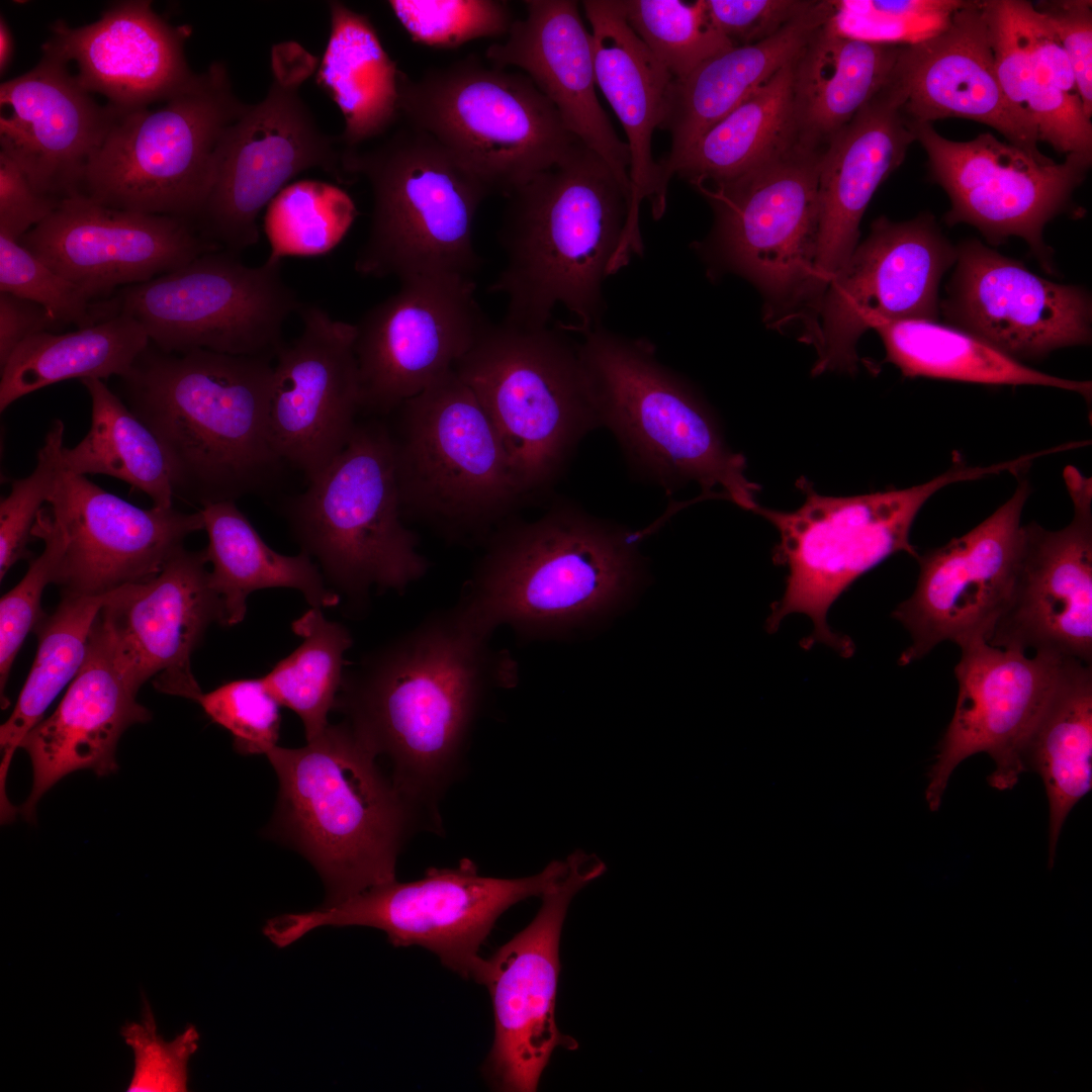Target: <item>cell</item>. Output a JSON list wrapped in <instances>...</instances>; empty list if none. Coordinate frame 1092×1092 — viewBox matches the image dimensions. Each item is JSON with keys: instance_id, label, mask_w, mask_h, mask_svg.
I'll list each match as a JSON object with an SVG mask.
<instances>
[{"instance_id": "816d5d0a", "label": "cell", "mask_w": 1092, "mask_h": 1092, "mask_svg": "<svg viewBox=\"0 0 1092 1092\" xmlns=\"http://www.w3.org/2000/svg\"><path fill=\"white\" fill-rule=\"evenodd\" d=\"M31 535L44 543L41 554L30 561L23 578L0 601V690L2 707L8 706L4 694L10 669L27 634L46 617L40 608L42 593L55 583L66 550V536L61 526L42 508Z\"/></svg>"}, {"instance_id": "1f68e13d", "label": "cell", "mask_w": 1092, "mask_h": 1092, "mask_svg": "<svg viewBox=\"0 0 1092 1092\" xmlns=\"http://www.w3.org/2000/svg\"><path fill=\"white\" fill-rule=\"evenodd\" d=\"M893 75L820 152L818 228L812 277L804 308L817 306L827 285L857 246L859 224L878 187L904 161L915 141Z\"/></svg>"}, {"instance_id": "4dcf8cb0", "label": "cell", "mask_w": 1092, "mask_h": 1092, "mask_svg": "<svg viewBox=\"0 0 1092 1092\" xmlns=\"http://www.w3.org/2000/svg\"><path fill=\"white\" fill-rule=\"evenodd\" d=\"M50 31L41 49L74 63L81 86L122 114L170 100L199 75L185 56L190 27L171 24L150 0L116 1L81 26L58 19Z\"/></svg>"}, {"instance_id": "d4e9b609", "label": "cell", "mask_w": 1092, "mask_h": 1092, "mask_svg": "<svg viewBox=\"0 0 1092 1092\" xmlns=\"http://www.w3.org/2000/svg\"><path fill=\"white\" fill-rule=\"evenodd\" d=\"M297 313L299 335L274 359L268 424L279 457L310 481L347 446L361 393L354 324L313 303Z\"/></svg>"}, {"instance_id": "484cf974", "label": "cell", "mask_w": 1092, "mask_h": 1092, "mask_svg": "<svg viewBox=\"0 0 1092 1092\" xmlns=\"http://www.w3.org/2000/svg\"><path fill=\"white\" fill-rule=\"evenodd\" d=\"M205 550L175 553L162 570L106 595L97 617L114 663L136 690L154 678L162 693L196 701L191 655L208 626L224 625Z\"/></svg>"}, {"instance_id": "f546056e", "label": "cell", "mask_w": 1092, "mask_h": 1092, "mask_svg": "<svg viewBox=\"0 0 1092 1092\" xmlns=\"http://www.w3.org/2000/svg\"><path fill=\"white\" fill-rule=\"evenodd\" d=\"M27 72L0 85V150L40 194H80L86 169L122 115L84 89L69 64L41 49Z\"/></svg>"}, {"instance_id": "7dc6e473", "label": "cell", "mask_w": 1092, "mask_h": 1092, "mask_svg": "<svg viewBox=\"0 0 1092 1092\" xmlns=\"http://www.w3.org/2000/svg\"><path fill=\"white\" fill-rule=\"evenodd\" d=\"M106 595L63 593L55 613L46 616L34 629L38 645L33 664L12 714L0 727L3 817H10L15 812L5 793V781L13 754L24 736L43 719L44 712L60 692L79 672Z\"/></svg>"}, {"instance_id": "e0dca14e", "label": "cell", "mask_w": 1092, "mask_h": 1092, "mask_svg": "<svg viewBox=\"0 0 1092 1092\" xmlns=\"http://www.w3.org/2000/svg\"><path fill=\"white\" fill-rule=\"evenodd\" d=\"M819 156L799 144L733 181L695 187L715 213L710 251L761 289L772 311L805 305L817 240Z\"/></svg>"}, {"instance_id": "11a10c76", "label": "cell", "mask_w": 1092, "mask_h": 1092, "mask_svg": "<svg viewBox=\"0 0 1092 1092\" xmlns=\"http://www.w3.org/2000/svg\"><path fill=\"white\" fill-rule=\"evenodd\" d=\"M64 423L55 420L37 451L33 471L11 481V489L0 503V579L18 561L29 556L27 543L32 527L53 493L62 468Z\"/></svg>"}, {"instance_id": "6f0895ef", "label": "cell", "mask_w": 1092, "mask_h": 1092, "mask_svg": "<svg viewBox=\"0 0 1092 1092\" xmlns=\"http://www.w3.org/2000/svg\"><path fill=\"white\" fill-rule=\"evenodd\" d=\"M0 292L34 301L60 324L94 325L90 299L32 252L0 234Z\"/></svg>"}, {"instance_id": "e575fe53", "label": "cell", "mask_w": 1092, "mask_h": 1092, "mask_svg": "<svg viewBox=\"0 0 1092 1092\" xmlns=\"http://www.w3.org/2000/svg\"><path fill=\"white\" fill-rule=\"evenodd\" d=\"M136 694L115 665L95 621L86 658L59 706L20 742L33 771L31 792L20 808L26 820L34 817L41 796L67 775L90 769L107 776L117 769L120 736L131 725L151 719Z\"/></svg>"}, {"instance_id": "9f6ffc18", "label": "cell", "mask_w": 1092, "mask_h": 1092, "mask_svg": "<svg viewBox=\"0 0 1092 1092\" xmlns=\"http://www.w3.org/2000/svg\"><path fill=\"white\" fill-rule=\"evenodd\" d=\"M195 702L214 723L231 733L238 753L266 755L277 745L280 705L262 677L228 681L208 693L202 692Z\"/></svg>"}, {"instance_id": "8d00e7d4", "label": "cell", "mask_w": 1092, "mask_h": 1092, "mask_svg": "<svg viewBox=\"0 0 1092 1092\" xmlns=\"http://www.w3.org/2000/svg\"><path fill=\"white\" fill-rule=\"evenodd\" d=\"M833 9V1H816L775 35L753 44L732 47L705 61L685 78L673 79L661 125L670 133V150L658 162L666 185L697 140L793 62Z\"/></svg>"}, {"instance_id": "681fc988", "label": "cell", "mask_w": 1092, "mask_h": 1092, "mask_svg": "<svg viewBox=\"0 0 1092 1092\" xmlns=\"http://www.w3.org/2000/svg\"><path fill=\"white\" fill-rule=\"evenodd\" d=\"M626 21L673 79L732 48L711 21L705 0L619 1Z\"/></svg>"}, {"instance_id": "ac0fdd59", "label": "cell", "mask_w": 1092, "mask_h": 1092, "mask_svg": "<svg viewBox=\"0 0 1092 1092\" xmlns=\"http://www.w3.org/2000/svg\"><path fill=\"white\" fill-rule=\"evenodd\" d=\"M957 249L932 216L894 222L882 216L827 285L804 335L818 358L813 374L856 371V344L890 322L938 317V288Z\"/></svg>"}, {"instance_id": "9a60e30c", "label": "cell", "mask_w": 1092, "mask_h": 1092, "mask_svg": "<svg viewBox=\"0 0 1092 1092\" xmlns=\"http://www.w3.org/2000/svg\"><path fill=\"white\" fill-rule=\"evenodd\" d=\"M317 67V58L300 43L274 44L265 97L228 128L212 188L195 222L225 251L237 254L258 243L260 212L302 171L320 168L342 183L350 181L339 138L321 129L300 95Z\"/></svg>"}, {"instance_id": "8fae6325", "label": "cell", "mask_w": 1092, "mask_h": 1092, "mask_svg": "<svg viewBox=\"0 0 1092 1092\" xmlns=\"http://www.w3.org/2000/svg\"><path fill=\"white\" fill-rule=\"evenodd\" d=\"M400 115L489 192L507 197L580 143L525 74L467 57L418 79L399 74Z\"/></svg>"}, {"instance_id": "f35d334b", "label": "cell", "mask_w": 1092, "mask_h": 1092, "mask_svg": "<svg viewBox=\"0 0 1092 1092\" xmlns=\"http://www.w3.org/2000/svg\"><path fill=\"white\" fill-rule=\"evenodd\" d=\"M330 34L316 69V83L339 107L344 150L376 139L401 117L399 74L365 14L340 1L329 2Z\"/></svg>"}, {"instance_id": "f6af8a7d", "label": "cell", "mask_w": 1092, "mask_h": 1092, "mask_svg": "<svg viewBox=\"0 0 1092 1092\" xmlns=\"http://www.w3.org/2000/svg\"><path fill=\"white\" fill-rule=\"evenodd\" d=\"M80 381L91 399V425L75 447L64 446L63 468L120 479L146 493L153 507H173L170 466L155 435L101 379Z\"/></svg>"}, {"instance_id": "6125c7cd", "label": "cell", "mask_w": 1092, "mask_h": 1092, "mask_svg": "<svg viewBox=\"0 0 1092 1092\" xmlns=\"http://www.w3.org/2000/svg\"><path fill=\"white\" fill-rule=\"evenodd\" d=\"M60 202L38 193L21 167L0 150V234L19 241L51 215Z\"/></svg>"}, {"instance_id": "d6a6232c", "label": "cell", "mask_w": 1092, "mask_h": 1092, "mask_svg": "<svg viewBox=\"0 0 1092 1092\" xmlns=\"http://www.w3.org/2000/svg\"><path fill=\"white\" fill-rule=\"evenodd\" d=\"M895 76L903 112L913 123L966 118L984 123L1007 142L1044 157L1034 127L1006 99L995 67L985 1H964L935 36L904 46Z\"/></svg>"}, {"instance_id": "7c38bea8", "label": "cell", "mask_w": 1092, "mask_h": 1092, "mask_svg": "<svg viewBox=\"0 0 1092 1092\" xmlns=\"http://www.w3.org/2000/svg\"><path fill=\"white\" fill-rule=\"evenodd\" d=\"M249 105L235 93L226 65L212 62L192 87L160 107L122 114L90 161L80 194L195 224L214 182L219 145Z\"/></svg>"}, {"instance_id": "7402d4cb", "label": "cell", "mask_w": 1092, "mask_h": 1092, "mask_svg": "<svg viewBox=\"0 0 1092 1092\" xmlns=\"http://www.w3.org/2000/svg\"><path fill=\"white\" fill-rule=\"evenodd\" d=\"M961 648L954 667L958 698L953 716L928 772L926 803L937 811L954 768L987 753L995 763L989 785L1011 790L1025 771L1027 738L1048 704L1068 657L999 648L977 640Z\"/></svg>"}, {"instance_id": "4fadbf2b", "label": "cell", "mask_w": 1092, "mask_h": 1092, "mask_svg": "<svg viewBox=\"0 0 1092 1092\" xmlns=\"http://www.w3.org/2000/svg\"><path fill=\"white\" fill-rule=\"evenodd\" d=\"M396 410L389 431L403 516L463 535L488 530L526 498L494 427L453 369Z\"/></svg>"}, {"instance_id": "d6986e66", "label": "cell", "mask_w": 1092, "mask_h": 1092, "mask_svg": "<svg viewBox=\"0 0 1092 1092\" xmlns=\"http://www.w3.org/2000/svg\"><path fill=\"white\" fill-rule=\"evenodd\" d=\"M566 859L567 874L541 896L537 915L485 960L477 981L488 989L494 1020L483 1073L499 1091H536L554 1050L577 1048L555 1020L559 941L572 898L601 877L606 864L581 850Z\"/></svg>"}, {"instance_id": "603a6c76", "label": "cell", "mask_w": 1092, "mask_h": 1092, "mask_svg": "<svg viewBox=\"0 0 1092 1092\" xmlns=\"http://www.w3.org/2000/svg\"><path fill=\"white\" fill-rule=\"evenodd\" d=\"M1029 494L1022 478L1012 495L971 531L916 557L915 589L893 612L911 637L900 665L921 659L944 641L988 642L1014 579Z\"/></svg>"}, {"instance_id": "be15d7a7", "label": "cell", "mask_w": 1092, "mask_h": 1092, "mask_svg": "<svg viewBox=\"0 0 1092 1092\" xmlns=\"http://www.w3.org/2000/svg\"><path fill=\"white\" fill-rule=\"evenodd\" d=\"M61 325L40 304L0 292V366L30 337L54 332Z\"/></svg>"}, {"instance_id": "836d02e7", "label": "cell", "mask_w": 1092, "mask_h": 1092, "mask_svg": "<svg viewBox=\"0 0 1092 1092\" xmlns=\"http://www.w3.org/2000/svg\"><path fill=\"white\" fill-rule=\"evenodd\" d=\"M524 4L526 17L514 20L506 41L487 48V60L502 69L525 71L568 130L601 157L631 193L629 149L598 100L593 38L578 3L527 0Z\"/></svg>"}, {"instance_id": "f5cc1de1", "label": "cell", "mask_w": 1092, "mask_h": 1092, "mask_svg": "<svg viewBox=\"0 0 1092 1092\" xmlns=\"http://www.w3.org/2000/svg\"><path fill=\"white\" fill-rule=\"evenodd\" d=\"M963 3L961 0L833 1L829 23L854 38L910 46L945 29Z\"/></svg>"}, {"instance_id": "60d3db41", "label": "cell", "mask_w": 1092, "mask_h": 1092, "mask_svg": "<svg viewBox=\"0 0 1092 1092\" xmlns=\"http://www.w3.org/2000/svg\"><path fill=\"white\" fill-rule=\"evenodd\" d=\"M1025 770L1041 778L1049 803V869L1067 816L1092 789V665L1065 662L1023 751Z\"/></svg>"}, {"instance_id": "5b68a950", "label": "cell", "mask_w": 1092, "mask_h": 1092, "mask_svg": "<svg viewBox=\"0 0 1092 1092\" xmlns=\"http://www.w3.org/2000/svg\"><path fill=\"white\" fill-rule=\"evenodd\" d=\"M278 779L268 834L317 871L332 904L395 880L415 804L346 719L306 745L267 754Z\"/></svg>"}, {"instance_id": "bcb514c9", "label": "cell", "mask_w": 1092, "mask_h": 1092, "mask_svg": "<svg viewBox=\"0 0 1092 1092\" xmlns=\"http://www.w3.org/2000/svg\"><path fill=\"white\" fill-rule=\"evenodd\" d=\"M997 77L1008 102L1057 152L1092 157V122L1024 42L1008 0L985 1Z\"/></svg>"}, {"instance_id": "c3c4849f", "label": "cell", "mask_w": 1092, "mask_h": 1092, "mask_svg": "<svg viewBox=\"0 0 1092 1092\" xmlns=\"http://www.w3.org/2000/svg\"><path fill=\"white\" fill-rule=\"evenodd\" d=\"M292 630L302 642L262 679L280 706L298 715L309 741L329 725L353 639L345 626L329 621L315 607L294 620Z\"/></svg>"}, {"instance_id": "9c48e42d", "label": "cell", "mask_w": 1092, "mask_h": 1092, "mask_svg": "<svg viewBox=\"0 0 1092 1092\" xmlns=\"http://www.w3.org/2000/svg\"><path fill=\"white\" fill-rule=\"evenodd\" d=\"M563 324L491 323L453 370L494 427L525 497L562 474L600 428L578 343Z\"/></svg>"}, {"instance_id": "7bdbcfd3", "label": "cell", "mask_w": 1092, "mask_h": 1092, "mask_svg": "<svg viewBox=\"0 0 1092 1092\" xmlns=\"http://www.w3.org/2000/svg\"><path fill=\"white\" fill-rule=\"evenodd\" d=\"M149 345L143 326L123 312L75 332L34 335L1 368L0 411L60 381L121 377Z\"/></svg>"}, {"instance_id": "b9f144b4", "label": "cell", "mask_w": 1092, "mask_h": 1092, "mask_svg": "<svg viewBox=\"0 0 1092 1092\" xmlns=\"http://www.w3.org/2000/svg\"><path fill=\"white\" fill-rule=\"evenodd\" d=\"M794 61L700 136L677 165L674 175L694 187L723 184L781 158L798 146Z\"/></svg>"}, {"instance_id": "e7e4bbea", "label": "cell", "mask_w": 1092, "mask_h": 1092, "mask_svg": "<svg viewBox=\"0 0 1092 1092\" xmlns=\"http://www.w3.org/2000/svg\"><path fill=\"white\" fill-rule=\"evenodd\" d=\"M14 54V38L3 13L0 15V74L8 70Z\"/></svg>"}, {"instance_id": "277c9868", "label": "cell", "mask_w": 1092, "mask_h": 1092, "mask_svg": "<svg viewBox=\"0 0 1092 1092\" xmlns=\"http://www.w3.org/2000/svg\"><path fill=\"white\" fill-rule=\"evenodd\" d=\"M640 532L555 504L533 522H513L491 536L452 609L488 638L500 626L523 636H553L616 607L638 580Z\"/></svg>"}, {"instance_id": "ba28073f", "label": "cell", "mask_w": 1092, "mask_h": 1092, "mask_svg": "<svg viewBox=\"0 0 1092 1092\" xmlns=\"http://www.w3.org/2000/svg\"><path fill=\"white\" fill-rule=\"evenodd\" d=\"M343 168L350 180L364 177L373 198L359 275L474 279L482 260L473 219L489 192L435 139L406 123L368 150L343 149Z\"/></svg>"}, {"instance_id": "44dd1931", "label": "cell", "mask_w": 1092, "mask_h": 1092, "mask_svg": "<svg viewBox=\"0 0 1092 1092\" xmlns=\"http://www.w3.org/2000/svg\"><path fill=\"white\" fill-rule=\"evenodd\" d=\"M910 123L928 156L933 180L949 197L947 223L972 224L997 243L1022 238L1046 264L1043 228L1068 205L1092 157L1070 154L1056 163L990 133L956 142L940 135L932 123Z\"/></svg>"}, {"instance_id": "5bb4252c", "label": "cell", "mask_w": 1092, "mask_h": 1092, "mask_svg": "<svg viewBox=\"0 0 1092 1092\" xmlns=\"http://www.w3.org/2000/svg\"><path fill=\"white\" fill-rule=\"evenodd\" d=\"M567 872V860H553L534 876L491 878L463 859L456 868L429 869L418 881L393 880L309 912L277 916L263 930L285 947L317 927L369 926L384 931L394 946L427 948L445 967L477 982L485 963L479 951L498 917L525 899L541 897Z\"/></svg>"}, {"instance_id": "db71d44e", "label": "cell", "mask_w": 1092, "mask_h": 1092, "mask_svg": "<svg viewBox=\"0 0 1092 1092\" xmlns=\"http://www.w3.org/2000/svg\"><path fill=\"white\" fill-rule=\"evenodd\" d=\"M392 13L419 43L453 49L472 39L509 33V4L497 0H390Z\"/></svg>"}, {"instance_id": "52a82bcc", "label": "cell", "mask_w": 1092, "mask_h": 1092, "mask_svg": "<svg viewBox=\"0 0 1092 1092\" xmlns=\"http://www.w3.org/2000/svg\"><path fill=\"white\" fill-rule=\"evenodd\" d=\"M1007 470L1004 462L988 466L957 464L926 482L902 489L849 496L818 493L805 478L797 484L805 494L794 511L758 505L753 513L777 529L772 560L787 568L786 587L771 606L766 629L774 633L793 613L807 615L813 630L804 649L823 643L844 657L852 656V641L834 633L827 623L833 603L861 575L889 556L919 555L911 544L913 523L927 500L940 489Z\"/></svg>"}, {"instance_id": "4316f807", "label": "cell", "mask_w": 1092, "mask_h": 1092, "mask_svg": "<svg viewBox=\"0 0 1092 1092\" xmlns=\"http://www.w3.org/2000/svg\"><path fill=\"white\" fill-rule=\"evenodd\" d=\"M19 242L90 300L150 281L216 246L187 219L116 209L81 194L63 199Z\"/></svg>"}, {"instance_id": "3957f363", "label": "cell", "mask_w": 1092, "mask_h": 1092, "mask_svg": "<svg viewBox=\"0 0 1092 1092\" xmlns=\"http://www.w3.org/2000/svg\"><path fill=\"white\" fill-rule=\"evenodd\" d=\"M498 241L506 263L488 287L508 299L504 320L547 326L561 304L580 334L601 326L604 280L622 243L630 191L581 142L507 196Z\"/></svg>"}, {"instance_id": "ab89813d", "label": "cell", "mask_w": 1092, "mask_h": 1092, "mask_svg": "<svg viewBox=\"0 0 1092 1092\" xmlns=\"http://www.w3.org/2000/svg\"><path fill=\"white\" fill-rule=\"evenodd\" d=\"M208 536L204 549L209 582L224 611V625L241 623L247 599L256 590L289 587L299 590L315 608L339 605L340 595L329 587L318 566L300 551L289 556L268 546L233 500L209 503L199 510Z\"/></svg>"}, {"instance_id": "7a4b0ae2", "label": "cell", "mask_w": 1092, "mask_h": 1092, "mask_svg": "<svg viewBox=\"0 0 1092 1092\" xmlns=\"http://www.w3.org/2000/svg\"><path fill=\"white\" fill-rule=\"evenodd\" d=\"M274 360L150 345L121 376L130 411L167 457L174 494L204 506L264 492L284 461L268 410Z\"/></svg>"}, {"instance_id": "91938a15", "label": "cell", "mask_w": 1092, "mask_h": 1092, "mask_svg": "<svg viewBox=\"0 0 1092 1092\" xmlns=\"http://www.w3.org/2000/svg\"><path fill=\"white\" fill-rule=\"evenodd\" d=\"M809 0H705L715 27L733 47L762 41L806 13Z\"/></svg>"}, {"instance_id": "f907efd6", "label": "cell", "mask_w": 1092, "mask_h": 1092, "mask_svg": "<svg viewBox=\"0 0 1092 1092\" xmlns=\"http://www.w3.org/2000/svg\"><path fill=\"white\" fill-rule=\"evenodd\" d=\"M356 207L342 189L315 180L284 187L269 203L266 231L273 246L268 258L284 254H317L331 249L347 232Z\"/></svg>"}, {"instance_id": "6da1fadb", "label": "cell", "mask_w": 1092, "mask_h": 1092, "mask_svg": "<svg viewBox=\"0 0 1092 1092\" xmlns=\"http://www.w3.org/2000/svg\"><path fill=\"white\" fill-rule=\"evenodd\" d=\"M452 610L345 670L335 710L345 714L391 779L415 803L434 797L449 777L487 688L509 687L516 664Z\"/></svg>"}, {"instance_id": "680465c9", "label": "cell", "mask_w": 1092, "mask_h": 1092, "mask_svg": "<svg viewBox=\"0 0 1092 1092\" xmlns=\"http://www.w3.org/2000/svg\"><path fill=\"white\" fill-rule=\"evenodd\" d=\"M133 1052L134 1068L128 1092H181L187 1090L190 1057L196 1052L199 1033L188 1025L174 1040L157 1034V1024L149 1006L141 1022H131L121 1031Z\"/></svg>"}, {"instance_id": "cb8c5ba5", "label": "cell", "mask_w": 1092, "mask_h": 1092, "mask_svg": "<svg viewBox=\"0 0 1092 1092\" xmlns=\"http://www.w3.org/2000/svg\"><path fill=\"white\" fill-rule=\"evenodd\" d=\"M1063 476L1072 520L1057 531L1023 525L1010 594L988 643L1091 664L1092 478L1071 465Z\"/></svg>"}, {"instance_id": "94428289", "label": "cell", "mask_w": 1092, "mask_h": 1092, "mask_svg": "<svg viewBox=\"0 0 1092 1092\" xmlns=\"http://www.w3.org/2000/svg\"><path fill=\"white\" fill-rule=\"evenodd\" d=\"M1064 48L1085 114L1092 116V4L1088 0L1033 4Z\"/></svg>"}, {"instance_id": "8992f818", "label": "cell", "mask_w": 1092, "mask_h": 1092, "mask_svg": "<svg viewBox=\"0 0 1092 1092\" xmlns=\"http://www.w3.org/2000/svg\"><path fill=\"white\" fill-rule=\"evenodd\" d=\"M579 356L600 428L618 441L631 470L672 494L696 482L701 499H726L753 512L759 485L725 440L704 399L663 365L647 341L602 326L578 334Z\"/></svg>"}, {"instance_id": "2e32d148", "label": "cell", "mask_w": 1092, "mask_h": 1092, "mask_svg": "<svg viewBox=\"0 0 1092 1092\" xmlns=\"http://www.w3.org/2000/svg\"><path fill=\"white\" fill-rule=\"evenodd\" d=\"M301 304L280 261L249 266L232 252L211 251L125 287L119 312L136 320L166 353L201 349L274 360L284 324Z\"/></svg>"}, {"instance_id": "d590c367", "label": "cell", "mask_w": 1092, "mask_h": 1092, "mask_svg": "<svg viewBox=\"0 0 1092 1092\" xmlns=\"http://www.w3.org/2000/svg\"><path fill=\"white\" fill-rule=\"evenodd\" d=\"M592 26L596 84L615 111L627 136L630 215L642 201L655 219L666 206L667 185L652 156V135L661 128L673 77L630 27L620 2L582 1Z\"/></svg>"}, {"instance_id": "ee69618b", "label": "cell", "mask_w": 1092, "mask_h": 1092, "mask_svg": "<svg viewBox=\"0 0 1092 1092\" xmlns=\"http://www.w3.org/2000/svg\"><path fill=\"white\" fill-rule=\"evenodd\" d=\"M886 361L907 377H928L989 385H1039L1091 399L1090 381L1071 380L1024 365L958 328L926 320L885 323L875 329Z\"/></svg>"}, {"instance_id": "74e56055", "label": "cell", "mask_w": 1092, "mask_h": 1092, "mask_svg": "<svg viewBox=\"0 0 1092 1092\" xmlns=\"http://www.w3.org/2000/svg\"><path fill=\"white\" fill-rule=\"evenodd\" d=\"M903 47L848 36L829 19L821 25L793 64L799 144L822 151L889 84Z\"/></svg>"}, {"instance_id": "ffe728a7", "label": "cell", "mask_w": 1092, "mask_h": 1092, "mask_svg": "<svg viewBox=\"0 0 1092 1092\" xmlns=\"http://www.w3.org/2000/svg\"><path fill=\"white\" fill-rule=\"evenodd\" d=\"M472 278L418 277L354 324L361 411L386 415L454 368L490 324Z\"/></svg>"}, {"instance_id": "f1b7e54d", "label": "cell", "mask_w": 1092, "mask_h": 1092, "mask_svg": "<svg viewBox=\"0 0 1092 1092\" xmlns=\"http://www.w3.org/2000/svg\"><path fill=\"white\" fill-rule=\"evenodd\" d=\"M941 310L956 328L1022 362L1091 340V299L973 240L957 249Z\"/></svg>"}, {"instance_id": "83f0119b", "label": "cell", "mask_w": 1092, "mask_h": 1092, "mask_svg": "<svg viewBox=\"0 0 1092 1092\" xmlns=\"http://www.w3.org/2000/svg\"><path fill=\"white\" fill-rule=\"evenodd\" d=\"M47 504L66 536L55 581L63 593L103 596L150 578L204 529L200 511L139 508L63 466Z\"/></svg>"}, {"instance_id": "30bf717a", "label": "cell", "mask_w": 1092, "mask_h": 1092, "mask_svg": "<svg viewBox=\"0 0 1092 1092\" xmlns=\"http://www.w3.org/2000/svg\"><path fill=\"white\" fill-rule=\"evenodd\" d=\"M308 482L283 515L332 589L362 602L372 588L401 592L427 573L419 538L403 524L385 424L358 421L344 450Z\"/></svg>"}]
</instances>
